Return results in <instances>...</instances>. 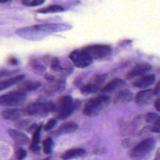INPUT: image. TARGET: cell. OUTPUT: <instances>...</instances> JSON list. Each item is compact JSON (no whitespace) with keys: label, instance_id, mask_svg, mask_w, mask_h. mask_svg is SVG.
I'll list each match as a JSON object with an SVG mask.
<instances>
[{"label":"cell","instance_id":"17","mask_svg":"<svg viewBox=\"0 0 160 160\" xmlns=\"http://www.w3.org/2000/svg\"><path fill=\"white\" fill-rule=\"evenodd\" d=\"M78 126L76 123L73 122H67L61 125L57 130L58 134H70L78 129Z\"/></svg>","mask_w":160,"mask_h":160},{"label":"cell","instance_id":"13","mask_svg":"<svg viewBox=\"0 0 160 160\" xmlns=\"http://www.w3.org/2000/svg\"><path fill=\"white\" fill-rule=\"evenodd\" d=\"M86 151L83 148H72L65 152L62 155V159L64 160H70L75 159V158L81 157L85 155Z\"/></svg>","mask_w":160,"mask_h":160},{"label":"cell","instance_id":"30","mask_svg":"<svg viewBox=\"0 0 160 160\" xmlns=\"http://www.w3.org/2000/svg\"><path fill=\"white\" fill-rule=\"evenodd\" d=\"M29 121L28 120H22V121H20L19 123H17V124H16V127L19 128H23L26 125L28 124Z\"/></svg>","mask_w":160,"mask_h":160},{"label":"cell","instance_id":"15","mask_svg":"<svg viewBox=\"0 0 160 160\" xmlns=\"http://www.w3.org/2000/svg\"><path fill=\"white\" fill-rule=\"evenodd\" d=\"M2 117L4 120H11V121L17 120L20 117V111L14 108L6 109L2 112Z\"/></svg>","mask_w":160,"mask_h":160},{"label":"cell","instance_id":"10","mask_svg":"<svg viewBox=\"0 0 160 160\" xmlns=\"http://www.w3.org/2000/svg\"><path fill=\"white\" fill-rule=\"evenodd\" d=\"M133 95L132 92L129 90H123L120 91V92L116 95L115 98H114L113 103L115 105L117 104H123V103H128L132 101Z\"/></svg>","mask_w":160,"mask_h":160},{"label":"cell","instance_id":"7","mask_svg":"<svg viewBox=\"0 0 160 160\" xmlns=\"http://www.w3.org/2000/svg\"><path fill=\"white\" fill-rule=\"evenodd\" d=\"M155 145V140L153 138H147L138 144L131 151V156L132 158H142L146 156L152 151Z\"/></svg>","mask_w":160,"mask_h":160},{"label":"cell","instance_id":"36","mask_svg":"<svg viewBox=\"0 0 160 160\" xmlns=\"http://www.w3.org/2000/svg\"><path fill=\"white\" fill-rule=\"evenodd\" d=\"M44 160H49V159H44Z\"/></svg>","mask_w":160,"mask_h":160},{"label":"cell","instance_id":"4","mask_svg":"<svg viewBox=\"0 0 160 160\" xmlns=\"http://www.w3.org/2000/svg\"><path fill=\"white\" fill-rule=\"evenodd\" d=\"M80 101H73L71 96H64L59 102V117L60 119H66L71 115L75 109L79 106Z\"/></svg>","mask_w":160,"mask_h":160},{"label":"cell","instance_id":"6","mask_svg":"<svg viewBox=\"0 0 160 160\" xmlns=\"http://www.w3.org/2000/svg\"><path fill=\"white\" fill-rule=\"evenodd\" d=\"M83 49L93 59H103L112 53V48L106 45H88L83 48Z\"/></svg>","mask_w":160,"mask_h":160},{"label":"cell","instance_id":"1","mask_svg":"<svg viewBox=\"0 0 160 160\" xmlns=\"http://www.w3.org/2000/svg\"><path fill=\"white\" fill-rule=\"evenodd\" d=\"M109 98L106 95H101L91 98L83 109V113L87 117H95L98 115L109 105Z\"/></svg>","mask_w":160,"mask_h":160},{"label":"cell","instance_id":"24","mask_svg":"<svg viewBox=\"0 0 160 160\" xmlns=\"http://www.w3.org/2000/svg\"><path fill=\"white\" fill-rule=\"evenodd\" d=\"M159 118V116L155 112H148L145 117V120L148 123H155Z\"/></svg>","mask_w":160,"mask_h":160},{"label":"cell","instance_id":"28","mask_svg":"<svg viewBox=\"0 0 160 160\" xmlns=\"http://www.w3.org/2000/svg\"><path fill=\"white\" fill-rule=\"evenodd\" d=\"M152 131L155 133H160V117H159L157 120L154 123Z\"/></svg>","mask_w":160,"mask_h":160},{"label":"cell","instance_id":"20","mask_svg":"<svg viewBox=\"0 0 160 160\" xmlns=\"http://www.w3.org/2000/svg\"><path fill=\"white\" fill-rule=\"evenodd\" d=\"M98 90H99V86L95 84V82L85 84V85L82 86L81 88V92L84 94L94 93V92H96Z\"/></svg>","mask_w":160,"mask_h":160},{"label":"cell","instance_id":"3","mask_svg":"<svg viewBox=\"0 0 160 160\" xmlns=\"http://www.w3.org/2000/svg\"><path fill=\"white\" fill-rule=\"evenodd\" d=\"M26 92L19 89L2 95L0 97V103L4 106H15L22 104L26 99Z\"/></svg>","mask_w":160,"mask_h":160},{"label":"cell","instance_id":"34","mask_svg":"<svg viewBox=\"0 0 160 160\" xmlns=\"http://www.w3.org/2000/svg\"><path fill=\"white\" fill-rule=\"evenodd\" d=\"M154 160H160V148H159L156 152V156H155V159Z\"/></svg>","mask_w":160,"mask_h":160},{"label":"cell","instance_id":"18","mask_svg":"<svg viewBox=\"0 0 160 160\" xmlns=\"http://www.w3.org/2000/svg\"><path fill=\"white\" fill-rule=\"evenodd\" d=\"M41 128L42 127H38L37 130L34 132V136H33L32 139V143L31 145V149L34 152V153H38L39 152V141H40V131H41Z\"/></svg>","mask_w":160,"mask_h":160},{"label":"cell","instance_id":"31","mask_svg":"<svg viewBox=\"0 0 160 160\" xmlns=\"http://www.w3.org/2000/svg\"><path fill=\"white\" fill-rule=\"evenodd\" d=\"M154 106L155 109L158 111V112H160V98H158L154 103Z\"/></svg>","mask_w":160,"mask_h":160},{"label":"cell","instance_id":"2","mask_svg":"<svg viewBox=\"0 0 160 160\" xmlns=\"http://www.w3.org/2000/svg\"><path fill=\"white\" fill-rule=\"evenodd\" d=\"M55 109V106L50 102H35L28 105L25 112L30 116H45Z\"/></svg>","mask_w":160,"mask_h":160},{"label":"cell","instance_id":"32","mask_svg":"<svg viewBox=\"0 0 160 160\" xmlns=\"http://www.w3.org/2000/svg\"><path fill=\"white\" fill-rule=\"evenodd\" d=\"M154 93L155 95H159V94H160V81H159L157 84H156V88L154 89Z\"/></svg>","mask_w":160,"mask_h":160},{"label":"cell","instance_id":"16","mask_svg":"<svg viewBox=\"0 0 160 160\" xmlns=\"http://www.w3.org/2000/svg\"><path fill=\"white\" fill-rule=\"evenodd\" d=\"M24 78L25 75H19V76L14 77V78H10V79L2 81L1 83H0V90L3 91L5 89L11 87V86L14 85V84H17L20 81H21L22 80H23Z\"/></svg>","mask_w":160,"mask_h":160},{"label":"cell","instance_id":"21","mask_svg":"<svg viewBox=\"0 0 160 160\" xmlns=\"http://www.w3.org/2000/svg\"><path fill=\"white\" fill-rule=\"evenodd\" d=\"M41 86V83L38 81H33V82H26L20 86V89L24 91V92H31L34 91L38 88Z\"/></svg>","mask_w":160,"mask_h":160},{"label":"cell","instance_id":"19","mask_svg":"<svg viewBox=\"0 0 160 160\" xmlns=\"http://www.w3.org/2000/svg\"><path fill=\"white\" fill-rule=\"evenodd\" d=\"M63 10V7L59 6V5H51V6L43 8V9H39V10H38V12H40V13H54V12H62Z\"/></svg>","mask_w":160,"mask_h":160},{"label":"cell","instance_id":"29","mask_svg":"<svg viewBox=\"0 0 160 160\" xmlns=\"http://www.w3.org/2000/svg\"><path fill=\"white\" fill-rule=\"evenodd\" d=\"M32 67L37 72L43 71V70H45V69L43 68V67H42V66H41L40 64L38 63V62H34H34H32Z\"/></svg>","mask_w":160,"mask_h":160},{"label":"cell","instance_id":"8","mask_svg":"<svg viewBox=\"0 0 160 160\" xmlns=\"http://www.w3.org/2000/svg\"><path fill=\"white\" fill-rule=\"evenodd\" d=\"M151 69V65L147 63V62L139 63L137 66H135L131 71L128 72V75H127V78L128 80H131L133 78H136V77L142 76V75H144L148 73V72H149Z\"/></svg>","mask_w":160,"mask_h":160},{"label":"cell","instance_id":"26","mask_svg":"<svg viewBox=\"0 0 160 160\" xmlns=\"http://www.w3.org/2000/svg\"><path fill=\"white\" fill-rule=\"evenodd\" d=\"M56 124V120H55V119H51V120H49L48 122H47L45 126L44 127V130H45V131H49V130L52 129Z\"/></svg>","mask_w":160,"mask_h":160},{"label":"cell","instance_id":"23","mask_svg":"<svg viewBox=\"0 0 160 160\" xmlns=\"http://www.w3.org/2000/svg\"><path fill=\"white\" fill-rule=\"evenodd\" d=\"M45 0H21V3L26 6H37L42 5Z\"/></svg>","mask_w":160,"mask_h":160},{"label":"cell","instance_id":"11","mask_svg":"<svg viewBox=\"0 0 160 160\" xmlns=\"http://www.w3.org/2000/svg\"><path fill=\"white\" fill-rule=\"evenodd\" d=\"M155 80H156L155 75L149 73V74L145 75L143 78L133 83V86H134L135 88H145L152 85L154 83Z\"/></svg>","mask_w":160,"mask_h":160},{"label":"cell","instance_id":"14","mask_svg":"<svg viewBox=\"0 0 160 160\" xmlns=\"http://www.w3.org/2000/svg\"><path fill=\"white\" fill-rule=\"evenodd\" d=\"M125 84V81H123L120 78H115L112 81H111L110 82L108 83L102 89V92H111L112 91L117 90L119 88L123 87Z\"/></svg>","mask_w":160,"mask_h":160},{"label":"cell","instance_id":"35","mask_svg":"<svg viewBox=\"0 0 160 160\" xmlns=\"http://www.w3.org/2000/svg\"><path fill=\"white\" fill-rule=\"evenodd\" d=\"M1 3H8V2H10L11 0H0Z\"/></svg>","mask_w":160,"mask_h":160},{"label":"cell","instance_id":"27","mask_svg":"<svg viewBox=\"0 0 160 160\" xmlns=\"http://www.w3.org/2000/svg\"><path fill=\"white\" fill-rule=\"evenodd\" d=\"M26 155H27L26 151L23 149H22V148H20V149H19L18 151H17V160H23L25 157H26Z\"/></svg>","mask_w":160,"mask_h":160},{"label":"cell","instance_id":"22","mask_svg":"<svg viewBox=\"0 0 160 160\" xmlns=\"http://www.w3.org/2000/svg\"><path fill=\"white\" fill-rule=\"evenodd\" d=\"M53 147H54V142L50 138H48L43 142V151L45 154H51L52 152Z\"/></svg>","mask_w":160,"mask_h":160},{"label":"cell","instance_id":"33","mask_svg":"<svg viewBox=\"0 0 160 160\" xmlns=\"http://www.w3.org/2000/svg\"><path fill=\"white\" fill-rule=\"evenodd\" d=\"M9 62L11 64V65H13V66L17 65V64H18V61H17V59L14 57L10 58V59H9Z\"/></svg>","mask_w":160,"mask_h":160},{"label":"cell","instance_id":"12","mask_svg":"<svg viewBox=\"0 0 160 160\" xmlns=\"http://www.w3.org/2000/svg\"><path fill=\"white\" fill-rule=\"evenodd\" d=\"M9 134L11 138L14 140V142L17 144L20 145H24L29 142V138L25 135L23 133L20 131H17V130H9Z\"/></svg>","mask_w":160,"mask_h":160},{"label":"cell","instance_id":"9","mask_svg":"<svg viewBox=\"0 0 160 160\" xmlns=\"http://www.w3.org/2000/svg\"><path fill=\"white\" fill-rule=\"evenodd\" d=\"M155 95L154 90L152 89H146V90L142 91L137 95L135 98L136 103L139 106H143L147 104L151 101L152 97Z\"/></svg>","mask_w":160,"mask_h":160},{"label":"cell","instance_id":"25","mask_svg":"<svg viewBox=\"0 0 160 160\" xmlns=\"http://www.w3.org/2000/svg\"><path fill=\"white\" fill-rule=\"evenodd\" d=\"M51 67L52 69L53 70H56V71L62 70V67H61L60 63H59V60L57 58H55V59H52L51 63Z\"/></svg>","mask_w":160,"mask_h":160},{"label":"cell","instance_id":"5","mask_svg":"<svg viewBox=\"0 0 160 160\" xmlns=\"http://www.w3.org/2000/svg\"><path fill=\"white\" fill-rule=\"evenodd\" d=\"M70 59L78 68H85L93 62V59L83 48L72 52L70 54Z\"/></svg>","mask_w":160,"mask_h":160}]
</instances>
